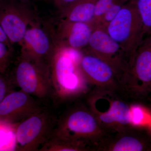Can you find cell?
Listing matches in <instances>:
<instances>
[{"label": "cell", "mask_w": 151, "mask_h": 151, "mask_svg": "<svg viewBox=\"0 0 151 151\" xmlns=\"http://www.w3.org/2000/svg\"><path fill=\"white\" fill-rule=\"evenodd\" d=\"M143 24L145 35H151V0H133Z\"/></svg>", "instance_id": "obj_17"}, {"label": "cell", "mask_w": 151, "mask_h": 151, "mask_svg": "<svg viewBox=\"0 0 151 151\" xmlns=\"http://www.w3.org/2000/svg\"><path fill=\"white\" fill-rule=\"evenodd\" d=\"M13 75L14 82L26 93L40 99L52 95L49 64L33 60L20 54Z\"/></svg>", "instance_id": "obj_4"}, {"label": "cell", "mask_w": 151, "mask_h": 151, "mask_svg": "<svg viewBox=\"0 0 151 151\" xmlns=\"http://www.w3.org/2000/svg\"><path fill=\"white\" fill-rule=\"evenodd\" d=\"M132 126L108 135L98 150L108 151H151V137Z\"/></svg>", "instance_id": "obj_13"}, {"label": "cell", "mask_w": 151, "mask_h": 151, "mask_svg": "<svg viewBox=\"0 0 151 151\" xmlns=\"http://www.w3.org/2000/svg\"><path fill=\"white\" fill-rule=\"evenodd\" d=\"M56 46L49 63L52 95L59 101L74 99L87 91V81L81 73L80 54Z\"/></svg>", "instance_id": "obj_1"}, {"label": "cell", "mask_w": 151, "mask_h": 151, "mask_svg": "<svg viewBox=\"0 0 151 151\" xmlns=\"http://www.w3.org/2000/svg\"><path fill=\"white\" fill-rule=\"evenodd\" d=\"M0 42L5 43L9 46L13 47L12 45L11 44L8 38L6 35L5 33L3 30L1 25H0Z\"/></svg>", "instance_id": "obj_24"}, {"label": "cell", "mask_w": 151, "mask_h": 151, "mask_svg": "<svg viewBox=\"0 0 151 151\" xmlns=\"http://www.w3.org/2000/svg\"><path fill=\"white\" fill-rule=\"evenodd\" d=\"M20 1H28L29 0H20Z\"/></svg>", "instance_id": "obj_26"}, {"label": "cell", "mask_w": 151, "mask_h": 151, "mask_svg": "<svg viewBox=\"0 0 151 151\" xmlns=\"http://www.w3.org/2000/svg\"><path fill=\"white\" fill-rule=\"evenodd\" d=\"M80 0H52L60 13Z\"/></svg>", "instance_id": "obj_23"}, {"label": "cell", "mask_w": 151, "mask_h": 151, "mask_svg": "<svg viewBox=\"0 0 151 151\" xmlns=\"http://www.w3.org/2000/svg\"><path fill=\"white\" fill-rule=\"evenodd\" d=\"M150 94L151 96V93H150Z\"/></svg>", "instance_id": "obj_28"}, {"label": "cell", "mask_w": 151, "mask_h": 151, "mask_svg": "<svg viewBox=\"0 0 151 151\" xmlns=\"http://www.w3.org/2000/svg\"><path fill=\"white\" fill-rule=\"evenodd\" d=\"M117 0H97L94 9V17L93 24H98L104 14L108 10Z\"/></svg>", "instance_id": "obj_20"}, {"label": "cell", "mask_w": 151, "mask_h": 151, "mask_svg": "<svg viewBox=\"0 0 151 151\" xmlns=\"http://www.w3.org/2000/svg\"><path fill=\"white\" fill-rule=\"evenodd\" d=\"M52 135L98 150L108 136L94 113L83 107H76L58 121Z\"/></svg>", "instance_id": "obj_2"}, {"label": "cell", "mask_w": 151, "mask_h": 151, "mask_svg": "<svg viewBox=\"0 0 151 151\" xmlns=\"http://www.w3.org/2000/svg\"><path fill=\"white\" fill-rule=\"evenodd\" d=\"M129 0H117L104 14L96 26L106 28L108 24L115 18L124 5Z\"/></svg>", "instance_id": "obj_18"}, {"label": "cell", "mask_w": 151, "mask_h": 151, "mask_svg": "<svg viewBox=\"0 0 151 151\" xmlns=\"http://www.w3.org/2000/svg\"><path fill=\"white\" fill-rule=\"evenodd\" d=\"M80 54L78 65L88 84L103 91H118L123 88L120 76L111 65L96 55L84 51Z\"/></svg>", "instance_id": "obj_8"}, {"label": "cell", "mask_w": 151, "mask_h": 151, "mask_svg": "<svg viewBox=\"0 0 151 151\" xmlns=\"http://www.w3.org/2000/svg\"><path fill=\"white\" fill-rule=\"evenodd\" d=\"M97 1L80 0L60 13L61 19L67 21L89 23L93 24Z\"/></svg>", "instance_id": "obj_15"}, {"label": "cell", "mask_w": 151, "mask_h": 151, "mask_svg": "<svg viewBox=\"0 0 151 151\" xmlns=\"http://www.w3.org/2000/svg\"><path fill=\"white\" fill-rule=\"evenodd\" d=\"M19 45L21 55L49 65L56 47L51 31L37 21L28 28Z\"/></svg>", "instance_id": "obj_9"}, {"label": "cell", "mask_w": 151, "mask_h": 151, "mask_svg": "<svg viewBox=\"0 0 151 151\" xmlns=\"http://www.w3.org/2000/svg\"><path fill=\"white\" fill-rule=\"evenodd\" d=\"M145 114L142 108L137 105L131 107V123L133 126H139L145 121Z\"/></svg>", "instance_id": "obj_21"}, {"label": "cell", "mask_w": 151, "mask_h": 151, "mask_svg": "<svg viewBox=\"0 0 151 151\" xmlns=\"http://www.w3.org/2000/svg\"><path fill=\"white\" fill-rule=\"evenodd\" d=\"M94 28L92 24L61 19L57 28L51 32L56 46L79 51L87 47Z\"/></svg>", "instance_id": "obj_12"}, {"label": "cell", "mask_w": 151, "mask_h": 151, "mask_svg": "<svg viewBox=\"0 0 151 151\" xmlns=\"http://www.w3.org/2000/svg\"><path fill=\"white\" fill-rule=\"evenodd\" d=\"M108 111L100 112L90 108L108 135L132 127L131 107L122 99L109 100Z\"/></svg>", "instance_id": "obj_14"}, {"label": "cell", "mask_w": 151, "mask_h": 151, "mask_svg": "<svg viewBox=\"0 0 151 151\" xmlns=\"http://www.w3.org/2000/svg\"><path fill=\"white\" fill-rule=\"evenodd\" d=\"M4 1V0H0V4H1Z\"/></svg>", "instance_id": "obj_27"}, {"label": "cell", "mask_w": 151, "mask_h": 151, "mask_svg": "<svg viewBox=\"0 0 151 151\" xmlns=\"http://www.w3.org/2000/svg\"><path fill=\"white\" fill-rule=\"evenodd\" d=\"M5 73L0 72V103L11 91L12 81L6 76Z\"/></svg>", "instance_id": "obj_22"}, {"label": "cell", "mask_w": 151, "mask_h": 151, "mask_svg": "<svg viewBox=\"0 0 151 151\" xmlns=\"http://www.w3.org/2000/svg\"><path fill=\"white\" fill-rule=\"evenodd\" d=\"M144 42L145 43L147 44L151 49V35H149V37L145 40L144 41Z\"/></svg>", "instance_id": "obj_25"}, {"label": "cell", "mask_w": 151, "mask_h": 151, "mask_svg": "<svg viewBox=\"0 0 151 151\" xmlns=\"http://www.w3.org/2000/svg\"><path fill=\"white\" fill-rule=\"evenodd\" d=\"M42 110L33 96L21 89L12 91L0 103V123L18 124Z\"/></svg>", "instance_id": "obj_11"}, {"label": "cell", "mask_w": 151, "mask_h": 151, "mask_svg": "<svg viewBox=\"0 0 151 151\" xmlns=\"http://www.w3.org/2000/svg\"><path fill=\"white\" fill-rule=\"evenodd\" d=\"M37 21L27 1L4 0L0 4V25L11 44L21 43L30 26Z\"/></svg>", "instance_id": "obj_7"}, {"label": "cell", "mask_w": 151, "mask_h": 151, "mask_svg": "<svg viewBox=\"0 0 151 151\" xmlns=\"http://www.w3.org/2000/svg\"><path fill=\"white\" fill-rule=\"evenodd\" d=\"M132 60L142 44L145 35L140 17L133 0H129L105 28Z\"/></svg>", "instance_id": "obj_3"}, {"label": "cell", "mask_w": 151, "mask_h": 151, "mask_svg": "<svg viewBox=\"0 0 151 151\" xmlns=\"http://www.w3.org/2000/svg\"><path fill=\"white\" fill-rule=\"evenodd\" d=\"M130 68L124 88L138 96H148L151 93V49L144 42L132 58Z\"/></svg>", "instance_id": "obj_10"}, {"label": "cell", "mask_w": 151, "mask_h": 151, "mask_svg": "<svg viewBox=\"0 0 151 151\" xmlns=\"http://www.w3.org/2000/svg\"><path fill=\"white\" fill-rule=\"evenodd\" d=\"M89 149L81 143L52 135L40 149V151H88Z\"/></svg>", "instance_id": "obj_16"}, {"label": "cell", "mask_w": 151, "mask_h": 151, "mask_svg": "<svg viewBox=\"0 0 151 151\" xmlns=\"http://www.w3.org/2000/svg\"><path fill=\"white\" fill-rule=\"evenodd\" d=\"M84 50L108 63L120 76L122 84H124L129 76L131 59L105 29L94 27L88 45Z\"/></svg>", "instance_id": "obj_6"}, {"label": "cell", "mask_w": 151, "mask_h": 151, "mask_svg": "<svg viewBox=\"0 0 151 151\" xmlns=\"http://www.w3.org/2000/svg\"><path fill=\"white\" fill-rule=\"evenodd\" d=\"M13 51V47L0 42V72L5 73L10 63Z\"/></svg>", "instance_id": "obj_19"}, {"label": "cell", "mask_w": 151, "mask_h": 151, "mask_svg": "<svg viewBox=\"0 0 151 151\" xmlns=\"http://www.w3.org/2000/svg\"><path fill=\"white\" fill-rule=\"evenodd\" d=\"M57 122L50 113L42 110L19 122L15 132L17 150L39 151L51 137Z\"/></svg>", "instance_id": "obj_5"}]
</instances>
